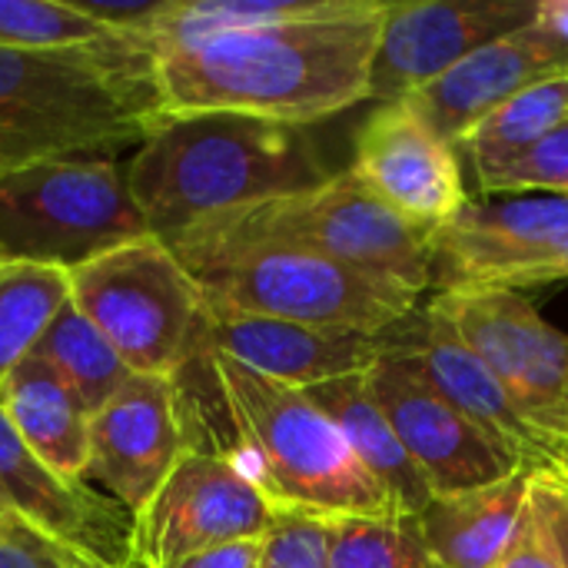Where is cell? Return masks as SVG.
I'll return each mask as SVG.
<instances>
[{
	"mask_svg": "<svg viewBox=\"0 0 568 568\" xmlns=\"http://www.w3.org/2000/svg\"><path fill=\"white\" fill-rule=\"evenodd\" d=\"M389 3L339 0L333 10L263 30L226 33L153 57L170 116L243 113L310 126L369 100Z\"/></svg>",
	"mask_w": 568,
	"mask_h": 568,
	"instance_id": "obj_1",
	"label": "cell"
},
{
	"mask_svg": "<svg viewBox=\"0 0 568 568\" xmlns=\"http://www.w3.org/2000/svg\"><path fill=\"white\" fill-rule=\"evenodd\" d=\"M166 120L153 53L133 40L0 47V176L43 160H113Z\"/></svg>",
	"mask_w": 568,
	"mask_h": 568,
	"instance_id": "obj_2",
	"label": "cell"
},
{
	"mask_svg": "<svg viewBox=\"0 0 568 568\" xmlns=\"http://www.w3.org/2000/svg\"><path fill=\"white\" fill-rule=\"evenodd\" d=\"M123 170L156 240L316 190L333 176L306 126L243 113L170 116Z\"/></svg>",
	"mask_w": 568,
	"mask_h": 568,
	"instance_id": "obj_3",
	"label": "cell"
},
{
	"mask_svg": "<svg viewBox=\"0 0 568 568\" xmlns=\"http://www.w3.org/2000/svg\"><path fill=\"white\" fill-rule=\"evenodd\" d=\"M206 353L233 423V463L280 513L396 516L386 489L303 389L266 379L223 353Z\"/></svg>",
	"mask_w": 568,
	"mask_h": 568,
	"instance_id": "obj_4",
	"label": "cell"
},
{
	"mask_svg": "<svg viewBox=\"0 0 568 568\" xmlns=\"http://www.w3.org/2000/svg\"><path fill=\"white\" fill-rule=\"evenodd\" d=\"M210 310L383 336L416 313V293L336 260L190 226L163 240Z\"/></svg>",
	"mask_w": 568,
	"mask_h": 568,
	"instance_id": "obj_5",
	"label": "cell"
},
{
	"mask_svg": "<svg viewBox=\"0 0 568 568\" xmlns=\"http://www.w3.org/2000/svg\"><path fill=\"white\" fill-rule=\"evenodd\" d=\"M196 226L236 240L306 250L416 296L433 290V230L403 220L349 170L333 173L316 190L203 220Z\"/></svg>",
	"mask_w": 568,
	"mask_h": 568,
	"instance_id": "obj_6",
	"label": "cell"
},
{
	"mask_svg": "<svg viewBox=\"0 0 568 568\" xmlns=\"http://www.w3.org/2000/svg\"><path fill=\"white\" fill-rule=\"evenodd\" d=\"M70 290L77 310L136 376L173 379L206 349V300L156 236L70 270Z\"/></svg>",
	"mask_w": 568,
	"mask_h": 568,
	"instance_id": "obj_7",
	"label": "cell"
},
{
	"mask_svg": "<svg viewBox=\"0 0 568 568\" xmlns=\"http://www.w3.org/2000/svg\"><path fill=\"white\" fill-rule=\"evenodd\" d=\"M150 236L116 160H43L0 176V260L80 270Z\"/></svg>",
	"mask_w": 568,
	"mask_h": 568,
	"instance_id": "obj_8",
	"label": "cell"
},
{
	"mask_svg": "<svg viewBox=\"0 0 568 568\" xmlns=\"http://www.w3.org/2000/svg\"><path fill=\"white\" fill-rule=\"evenodd\" d=\"M568 280V196H469L433 233V290H529Z\"/></svg>",
	"mask_w": 568,
	"mask_h": 568,
	"instance_id": "obj_9",
	"label": "cell"
},
{
	"mask_svg": "<svg viewBox=\"0 0 568 568\" xmlns=\"http://www.w3.org/2000/svg\"><path fill=\"white\" fill-rule=\"evenodd\" d=\"M506 386L526 423L552 443L568 429V336L519 290H453L429 303Z\"/></svg>",
	"mask_w": 568,
	"mask_h": 568,
	"instance_id": "obj_10",
	"label": "cell"
},
{
	"mask_svg": "<svg viewBox=\"0 0 568 568\" xmlns=\"http://www.w3.org/2000/svg\"><path fill=\"white\" fill-rule=\"evenodd\" d=\"M276 513L230 456L186 449L156 499L136 516L140 566L170 568L226 542L263 539Z\"/></svg>",
	"mask_w": 568,
	"mask_h": 568,
	"instance_id": "obj_11",
	"label": "cell"
},
{
	"mask_svg": "<svg viewBox=\"0 0 568 568\" xmlns=\"http://www.w3.org/2000/svg\"><path fill=\"white\" fill-rule=\"evenodd\" d=\"M366 383L433 496L483 489L526 469L519 456L439 396L399 353L386 349V343Z\"/></svg>",
	"mask_w": 568,
	"mask_h": 568,
	"instance_id": "obj_12",
	"label": "cell"
},
{
	"mask_svg": "<svg viewBox=\"0 0 568 568\" xmlns=\"http://www.w3.org/2000/svg\"><path fill=\"white\" fill-rule=\"evenodd\" d=\"M539 0H409L389 3L379 33L369 100L399 103L479 47L523 30Z\"/></svg>",
	"mask_w": 568,
	"mask_h": 568,
	"instance_id": "obj_13",
	"label": "cell"
},
{
	"mask_svg": "<svg viewBox=\"0 0 568 568\" xmlns=\"http://www.w3.org/2000/svg\"><path fill=\"white\" fill-rule=\"evenodd\" d=\"M0 506L30 532L100 568H143L136 516L90 483L57 476L7 423L0 406Z\"/></svg>",
	"mask_w": 568,
	"mask_h": 568,
	"instance_id": "obj_14",
	"label": "cell"
},
{
	"mask_svg": "<svg viewBox=\"0 0 568 568\" xmlns=\"http://www.w3.org/2000/svg\"><path fill=\"white\" fill-rule=\"evenodd\" d=\"M186 449L173 379L133 376L90 416V466L83 483L100 486L106 499L140 516Z\"/></svg>",
	"mask_w": 568,
	"mask_h": 568,
	"instance_id": "obj_15",
	"label": "cell"
},
{
	"mask_svg": "<svg viewBox=\"0 0 568 568\" xmlns=\"http://www.w3.org/2000/svg\"><path fill=\"white\" fill-rule=\"evenodd\" d=\"M349 173L403 220L433 233L469 200L459 150L429 130L403 100L379 103L363 120Z\"/></svg>",
	"mask_w": 568,
	"mask_h": 568,
	"instance_id": "obj_16",
	"label": "cell"
},
{
	"mask_svg": "<svg viewBox=\"0 0 568 568\" xmlns=\"http://www.w3.org/2000/svg\"><path fill=\"white\" fill-rule=\"evenodd\" d=\"M383 343L386 349L399 353L459 413H466L496 443H503L513 456H519L526 469L556 473L559 443L546 439L526 423L506 386L433 306L406 316L399 326L383 333Z\"/></svg>",
	"mask_w": 568,
	"mask_h": 568,
	"instance_id": "obj_17",
	"label": "cell"
},
{
	"mask_svg": "<svg viewBox=\"0 0 568 568\" xmlns=\"http://www.w3.org/2000/svg\"><path fill=\"white\" fill-rule=\"evenodd\" d=\"M559 73H568V47L532 20L479 47L403 103L446 143L459 146L463 136L509 97Z\"/></svg>",
	"mask_w": 568,
	"mask_h": 568,
	"instance_id": "obj_18",
	"label": "cell"
},
{
	"mask_svg": "<svg viewBox=\"0 0 568 568\" xmlns=\"http://www.w3.org/2000/svg\"><path fill=\"white\" fill-rule=\"evenodd\" d=\"M206 349L293 389L369 373L383 356V336L303 326L206 306Z\"/></svg>",
	"mask_w": 568,
	"mask_h": 568,
	"instance_id": "obj_19",
	"label": "cell"
},
{
	"mask_svg": "<svg viewBox=\"0 0 568 568\" xmlns=\"http://www.w3.org/2000/svg\"><path fill=\"white\" fill-rule=\"evenodd\" d=\"M532 469L516 476L456 493L433 496V503L416 516V529L443 568H496L519 536L529 506Z\"/></svg>",
	"mask_w": 568,
	"mask_h": 568,
	"instance_id": "obj_20",
	"label": "cell"
},
{
	"mask_svg": "<svg viewBox=\"0 0 568 568\" xmlns=\"http://www.w3.org/2000/svg\"><path fill=\"white\" fill-rule=\"evenodd\" d=\"M7 423L23 446L57 476L80 483L90 466V409L63 376L37 353L23 359L0 389Z\"/></svg>",
	"mask_w": 568,
	"mask_h": 568,
	"instance_id": "obj_21",
	"label": "cell"
},
{
	"mask_svg": "<svg viewBox=\"0 0 568 568\" xmlns=\"http://www.w3.org/2000/svg\"><path fill=\"white\" fill-rule=\"evenodd\" d=\"M303 393L339 426L343 439L349 443L363 469L386 489L396 516L416 519L433 503V489L426 486L423 473L409 459L386 413L373 399L366 373L339 376Z\"/></svg>",
	"mask_w": 568,
	"mask_h": 568,
	"instance_id": "obj_22",
	"label": "cell"
},
{
	"mask_svg": "<svg viewBox=\"0 0 568 568\" xmlns=\"http://www.w3.org/2000/svg\"><path fill=\"white\" fill-rule=\"evenodd\" d=\"M336 3L339 0H160L156 13L140 30V43L160 57L226 33L310 20Z\"/></svg>",
	"mask_w": 568,
	"mask_h": 568,
	"instance_id": "obj_23",
	"label": "cell"
},
{
	"mask_svg": "<svg viewBox=\"0 0 568 568\" xmlns=\"http://www.w3.org/2000/svg\"><path fill=\"white\" fill-rule=\"evenodd\" d=\"M568 120V73L539 80L516 97H509L503 106H496L489 116H483L456 146L469 156L473 173H489L536 143H542L556 126Z\"/></svg>",
	"mask_w": 568,
	"mask_h": 568,
	"instance_id": "obj_24",
	"label": "cell"
},
{
	"mask_svg": "<svg viewBox=\"0 0 568 568\" xmlns=\"http://www.w3.org/2000/svg\"><path fill=\"white\" fill-rule=\"evenodd\" d=\"M70 300L67 270L37 263H7L0 270V389L37 353L43 333Z\"/></svg>",
	"mask_w": 568,
	"mask_h": 568,
	"instance_id": "obj_25",
	"label": "cell"
},
{
	"mask_svg": "<svg viewBox=\"0 0 568 568\" xmlns=\"http://www.w3.org/2000/svg\"><path fill=\"white\" fill-rule=\"evenodd\" d=\"M37 356L63 376V383L83 399L90 416L103 409L136 376L116 356L110 339L77 310L73 300L57 313V320L43 333Z\"/></svg>",
	"mask_w": 568,
	"mask_h": 568,
	"instance_id": "obj_26",
	"label": "cell"
},
{
	"mask_svg": "<svg viewBox=\"0 0 568 568\" xmlns=\"http://www.w3.org/2000/svg\"><path fill=\"white\" fill-rule=\"evenodd\" d=\"M326 568H443L426 549L416 519L333 516L326 519Z\"/></svg>",
	"mask_w": 568,
	"mask_h": 568,
	"instance_id": "obj_27",
	"label": "cell"
},
{
	"mask_svg": "<svg viewBox=\"0 0 568 568\" xmlns=\"http://www.w3.org/2000/svg\"><path fill=\"white\" fill-rule=\"evenodd\" d=\"M116 30L87 17L77 3L60 0H0V47L13 50H60L120 43Z\"/></svg>",
	"mask_w": 568,
	"mask_h": 568,
	"instance_id": "obj_28",
	"label": "cell"
},
{
	"mask_svg": "<svg viewBox=\"0 0 568 568\" xmlns=\"http://www.w3.org/2000/svg\"><path fill=\"white\" fill-rule=\"evenodd\" d=\"M476 186L483 196H519V193L568 196V120L523 156L489 173H479Z\"/></svg>",
	"mask_w": 568,
	"mask_h": 568,
	"instance_id": "obj_29",
	"label": "cell"
},
{
	"mask_svg": "<svg viewBox=\"0 0 568 568\" xmlns=\"http://www.w3.org/2000/svg\"><path fill=\"white\" fill-rule=\"evenodd\" d=\"M260 568H326V519L306 513H276Z\"/></svg>",
	"mask_w": 568,
	"mask_h": 568,
	"instance_id": "obj_30",
	"label": "cell"
},
{
	"mask_svg": "<svg viewBox=\"0 0 568 568\" xmlns=\"http://www.w3.org/2000/svg\"><path fill=\"white\" fill-rule=\"evenodd\" d=\"M529 509L546 532L559 566L568 568V486L556 473H532Z\"/></svg>",
	"mask_w": 568,
	"mask_h": 568,
	"instance_id": "obj_31",
	"label": "cell"
},
{
	"mask_svg": "<svg viewBox=\"0 0 568 568\" xmlns=\"http://www.w3.org/2000/svg\"><path fill=\"white\" fill-rule=\"evenodd\" d=\"M93 566L87 559L70 556L67 549L53 546L50 539L30 532L27 526L13 523L10 532L0 539V568H83Z\"/></svg>",
	"mask_w": 568,
	"mask_h": 568,
	"instance_id": "obj_32",
	"label": "cell"
},
{
	"mask_svg": "<svg viewBox=\"0 0 568 568\" xmlns=\"http://www.w3.org/2000/svg\"><path fill=\"white\" fill-rule=\"evenodd\" d=\"M496 568H562L529 506H526V516H523V526H519L516 542L509 546L506 559Z\"/></svg>",
	"mask_w": 568,
	"mask_h": 568,
	"instance_id": "obj_33",
	"label": "cell"
},
{
	"mask_svg": "<svg viewBox=\"0 0 568 568\" xmlns=\"http://www.w3.org/2000/svg\"><path fill=\"white\" fill-rule=\"evenodd\" d=\"M266 539V536H263ZM263 539H240V542H226L216 549H206L200 556H190L183 562L170 568H260L263 559Z\"/></svg>",
	"mask_w": 568,
	"mask_h": 568,
	"instance_id": "obj_34",
	"label": "cell"
},
{
	"mask_svg": "<svg viewBox=\"0 0 568 568\" xmlns=\"http://www.w3.org/2000/svg\"><path fill=\"white\" fill-rule=\"evenodd\" d=\"M536 20L568 47V0H539Z\"/></svg>",
	"mask_w": 568,
	"mask_h": 568,
	"instance_id": "obj_35",
	"label": "cell"
},
{
	"mask_svg": "<svg viewBox=\"0 0 568 568\" xmlns=\"http://www.w3.org/2000/svg\"><path fill=\"white\" fill-rule=\"evenodd\" d=\"M556 476L562 479L568 486V443L562 439L559 446H556Z\"/></svg>",
	"mask_w": 568,
	"mask_h": 568,
	"instance_id": "obj_36",
	"label": "cell"
},
{
	"mask_svg": "<svg viewBox=\"0 0 568 568\" xmlns=\"http://www.w3.org/2000/svg\"><path fill=\"white\" fill-rule=\"evenodd\" d=\"M13 523H17V519H13V516H10V513H7V509L0 506V539H3L7 532H10V526H13Z\"/></svg>",
	"mask_w": 568,
	"mask_h": 568,
	"instance_id": "obj_37",
	"label": "cell"
},
{
	"mask_svg": "<svg viewBox=\"0 0 568 568\" xmlns=\"http://www.w3.org/2000/svg\"><path fill=\"white\" fill-rule=\"evenodd\" d=\"M3 266H7V263H3V260H0V270H3Z\"/></svg>",
	"mask_w": 568,
	"mask_h": 568,
	"instance_id": "obj_38",
	"label": "cell"
},
{
	"mask_svg": "<svg viewBox=\"0 0 568 568\" xmlns=\"http://www.w3.org/2000/svg\"><path fill=\"white\" fill-rule=\"evenodd\" d=\"M83 568H100V566H83Z\"/></svg>",
	"mask_w": 568,
	"mask_h": 568,
	"instance_id": "obj_39",
	"label": "cell"
},
{
	"mask_svg": "<svg viewBox=\"0 0 568 568\" xmlns=\"http://www.w3.org/2000/svg\"><path fill=\"white\" fill-rule=\"evenodd\" d=\"M566 443H568V429H566Z\"/></svg>",
	"mask_w": 568,
	"mask_h": 568,
	"instance_id": "obj_40",
	"label": "cell"
}]
</instances>
